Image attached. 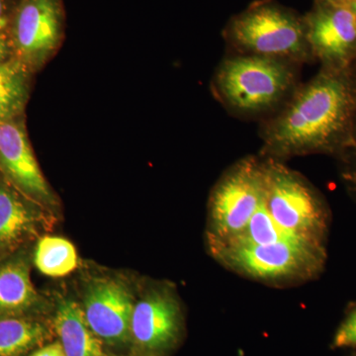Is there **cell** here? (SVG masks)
Instances as JSON below:
<instances>
[{
	"label": "cell",
	"mask_w": 356,
	"mask_h": 356,
	"mask_svg": "<svg viewBox=\"0 0 356 356\" xmlns=\"http://www.w3.org/2000/svg\"><path fill=\"white\" fill-rule=\"evenodd\" d=\"M353 139H355V145L356 147V117L355 121V128H353Z\"/></svg>",
	"instance_id": "d4e9b609"
},
{
	"label": "cell",
	"mask_w": 356,
	"mask_h": 356,
	"mask_svg": "<svg viewBox=\"0 0 356 356\" xmlns=\"http://www.w3.org/2000/svg\"><path fill=\"white\" fill-rule=\"evenodd\" d=\"M225 38L238 55L300 65L314 60L305 19L273 0H261L231 21Z\"/></svg>",
	"instance_id": "3957f363"
},
{
	"label": "cell",
	"mask_w": 356,
	"mask_h": 356,
	"mask_svg": "<svg viewBox=\"0 0 356 356\" xmlns=\"http://www.w3.org/2000/svg\"><path fill=\"white\" fill-rule=\"evenodd\" d=\"M27 95V65L20 60L0 63V125L22 111Z\"/></svg>",
	"instance_id": "9a60e30c"
},
{
	"label": "cell",
	"mask_w": 356,
	"mask_h": 356,
	"mask_svg": "<svg viewBox=\"0 0 356 356\" xmlns=\"http://www.w3.org/2000/svg\"><path fill=\"white\" fill-rule=\"evenodd\" d=\"M55 329L67 356H104L102 339L89 327L83 307L63 300L55 316Z\"/></svg>",
	"instance_id": "7c38bea8"
},
{
	"label": "cell",
	"mask_w": 356,
	"mask_h": 356,
	"mask_svg": "<svg viewBox=\"0 0 356 356\" xmlns=\"http://www.w3.org/2000/svg\"><path fill=\"white\" fill-rule=\"evenodd\" d=\"M330 1L336 2V3L348 4V6H350V3L353 1V0H330Z\"/></svg>",
	"instance_id": "603a6c76"
},
{
	"label": "cell",
	"mask_w": 356,
	"mask_h": 356,
	"mask_svg": "<svg viewBox=\"0 0 356 356\" xmlns=\"http://www.w3.org/2000/svg\"><path fill=\"white\" fill-rule=\"evenodd\" d=\"M232 271L271 285H292L317 277L324 269L325 245L280 241L267 245H236L211 252Z\"/></svg>",
	"instance_id": "5b68a950"
},
{
	"label": "cell",
	"mask_w": 356,
	"mask_h": 356,
	"mask_svg": "<svg viewBox=\"0 0 356 356\" xmlns=\"http://www.w3.org/2000/svg\"><path fill=\"white\" fill-rule=\"evenodd\" d=\"M353 67H355V69L356 70V63H355V65H353Z\"/></svg>",
	"instance_id": "484cf974"
},
{
	"label": "cell",
	"mask_w": 356,
	"mask_h": 356,
	"mask_svg": "<svg viewBox=\"0 0 356 356\" xmlns=\"http://www.w3.org/2000/svg\"><path fill=\"white\" fill-rule=\"evenodd\" d=\"M9 51V44L6 37L0 32V63L4 62Z\"/></svg>",
	"instance_id": "7402d4cb"
},
{
	"label": "cell",
	"mask_w": 356,
	"mask_h": 356,
	"mask_svg": "<svg viewBox=\"0 0 356 356\" xmlns=\"http://www.w3.org/2000/svg\"><path fill=\"white\" fill-rule=\"evenodd\" d=\"M264 205L288 235L325 245L330 213L324 198L303 175L283 161L262 159Z\"/></svg>",
	"instance_id": "277c9868"
},
{
	"label": "cell",
	"mask_w": 356,
	"mask_h": 356,
	"mask_svg": "<svg viewBox=\"0 0 356 356\" xmlns=\"http://www.w3.org/2000/svg\"><path fill=\"white\" fill-rule=\"evenodd\" d=\"M180 325L177 295L166 286L153 288L134 306L131 337L140 350L161 353L177 341Z\"/></svg>",
	"instance_id": "30bf717a"
},
{
	"label": "cell",
	"mask_w": 356,
	"mask_h": 356,
	"mask_svg": "<svg viewBox=\"0 0 356 356\" xmlns=\"http://www.w3.org/2000/svg\"><path fill=\"white\" fill-rule=\"evenodd\" d=\"M356 70L322 67L261 128L264 159L341 156L355 147Z\"/></svg>",
	"instance_id": "6da1fadb"
},
{
	"label": "cell",
	"mask_w": 356,
	"mask_h": 356,
	"mask_svg": "<svg viewBox=\"0 0 356 356\" xmlns=\"http://www.w3.org/2000/svg\"><path fill=\"white\" fill-rule=\"evenodd\" d=\"M8 24V18L6 14V0H0V32L6 29Z\"/></svg>",
	"instance_id": "44dd1931"
},
{
	"label": "cell",
	"mask_w": 356,
	"mask_h": 356,
	"mask_svg": "<svg viewBox=\"0 0 356 356\" xmlns=\"http://www.w3.org/2000/svg\"><path fill=\"white\" fill-rule=\"evenodd\" d=\"M63 31L60 0H22L13 23L14 48L21 62L40 69L57 51Z\"/></svg>",
	"instance_id": "ba28073f"
},
{
	"label": "cell",
	"mask_w": 356,
	"mask_h": 356,
	"mask_svg": "<svg viewBox=\"0 0 356 356\" xmlns=\"http://www.w3.org/2000/svg\"><path fill=\"white\" fill-rule=\"evenodd\" d=\"M35 266L49 277H64L76 270L79 257L76 248L60 236H46L40 238L34 254Z\"/></svg>",
	"instance_id": "2e32d148"
},
{
	"label": "cell",
	"mask_w": 356,
	"mask_h": 356,
	"mask_svg": "<svg viewBox=\"0 0 356 356\" xmlns=\"http://www.w3.org/2000/svg\"><path fill=\"white\" fill-rule=\"evenodd\" d=\"M34 213L13 191L0 186V247L19 242L34 228Z\"/></svg>",
	"instance_id": "5bb4252c"
},
{
	"label": "cell",
	"mask_w": 356,
	"mask_h": 356,
	"mask_svg": "<svg viewBox=\"0 0 356 356\" xmlns=\"http://www.w3.org/2000/svg\"><path fill=\"white\" fill-rule=\"evenodd\" d=\"M38 303L29 267L23 261L0 266V313H20Z\"/></svg>",
	"instance_id": "4fadbf2b"
},
{
	"label": "cell",
	"mask_w": 356,
	"mask_h": 356,
	"mask_svg": "<svg viewBox=\"0 0 356 356\" xmlns=\"http://www.w3.org/2000/svg\"><path fill=\"white\" fill-rule=\"evenodd\" d=\"M339 161V175L351 197L356 200V147H350L337 158Z\"/></svg>",
	"instance_id": "ac0fdd59"
},
{
	"label": "cell",
	"mask_w": 356,
	"mask_h": 356,
	"mask_svg": "<svg viewBox=\"0 0 356 356\" xmlns=\"http://www.w3.org/2000/svg\"><path fill=\"white\" fill-rule=\"evenodd\" d=\"M31 356H67L62 344L60 343H54L43 346L40 350L35 351Z\"/></svg>",
	"instance_id": "ffe728a7"
},
{
	"label": "cell",
	"mask_w": 356,
	"mask_h": 356,
	"mask_svg": "<svg viewBox=\"0 0 356 356\" xmlns=\"http://www.w3.org/2000/svg\"><path fill=\"white\" fill-rule=\"evenodd\" d=\"M297 65L275 58L236 55L219 65L213 88L229 111L255 116L276 108L296 88Z\"/></svg>",
	"instance_id": "7a4b0ae2"
},
{
	"label": "cell",
	"mask_w": 356,
	"mask_h": 356,
	"mask_svg": "<svg viewBox=\"0 0 356 356\" xmlns=\"http://www.w3.org/2000/svg\"><path fill=\"white\" fill-rule=\"evenodd\" d=\"M351 9H353V13H355V18H356V0H353V2L350 3Z\"/></svg>",
	"instance_id": "cb8c5ba5"
},
{
	"label": "cell",
	"mask_w": 356,
	"mask_h": 356,
	"mask_svg": "<svg viewBox=\"0 0 356 356\" xmlns=\"http://www.w3.org/2000/svg\"><path fill=\"white\" fill-rule=\"evenodd\" d=\"M334 348H356V308L344 318L334 339Z\"/></svg>",
	"instance_id": "d6986e66"
},
{
	"label": "cell",
	"mask_w": 356,
	"mask_h": 356,
	"mask_svg": "<svg viewBox=\"0 0 356 356\" xmlns=\"http://www.w3.org/2000/svg\"><path fill=\"white\" fill-rule=\"evenodd\" d=\"M48 332L41 323L21 318H0V356H23L43 343Z\"/></svg>",
	"instance_id": "e0dca14e"
},
{
	"label": "cell",
	"mask_w": 356,
	"mask_h": 356,
	"mask_svg": "<svg viewBox=\"0 0 356 356\" xmlns=\"http://www.w3.org/2000/svg\"><path fill=\"white\" fill-rule=\"evenodd\" d=\"M133 296L122 281L95 278L83 295L86 322L96 337L110 344L125 343L131 337Z\"/></svg>",
	"instance_id": "9c48e42d"
},
{
	"label": "cell",
	"mask_w": 356,
	"mask_h": 356,
	"mask_svg": "<svg viewBox=\"0 0 356 356\" xmlns=\"http://www.w3.org/2000/svg\"><path fill=\"white\" fill-rule=\"evenodd\" d=\"M0 165L30 197L56 207L57 199L37 163L24 128L10 120L0 125Z\"/></svg>",
	"instance_id": "8fae6325"
},
{
	"label": "cell",
	"mask_w": 356,
	"mask_h": 356,
	"mask_svg": "<svg viewBox=\"0 0 356 356\" xmlns=\"http://www.w3.org/2000/svg\"><path fill=\"white\" fill-rule=\"evenodd\" d=\"M314 60L324 69L346 70L356 63V18L350 6L316 0L304 17Z\"/></svg>",
	"instance_id": "52a82bcc"
},
{
	"label": "cell",
	"mask_w": 356,
	"mask_h": 356,
	"mask_svg": "<svg viewBox=\"0 0 356 356\" xmlns=\"http://www.w3.org/2000/svg\"><path fill=\"white\" fill-rule=\"evenodd\" d=\"M264 198L262 159L248 156L229 166L211 192L207 243L210 252L236 240Z\"/></svg>",
	"instance_id": "8992f818"
}]
</instances>
